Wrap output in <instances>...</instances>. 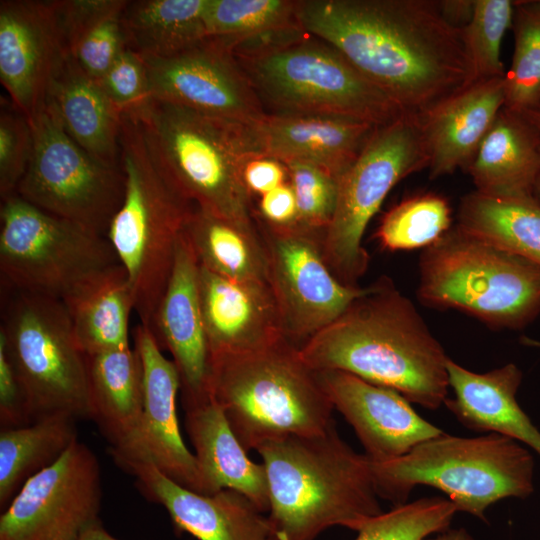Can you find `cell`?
Segmentation results:
<instances>
[{
    "label": "cell",
    "instance_id": "6da1fadb",
    "mask_svg": "<svg viewBox=\"0 0 540 540\" xmlns=\"http://www.w3.org/2000/svg\"><path fill=\"white\" fill-rule=\"evenodd\" d=\"M296 17L407 114L421 118L469 86L461 29L438 1L297 0Z\"/></svg>",
    "mask_w": 540,
    "mask_h": 540
},
{
    "label": "cell",
    "instance_id": "7a4b0ae2",
    "mask_svg": "<svg viewBox=\"0 0 540 540\" xmlns=\"http://www.w3.org/2000/svg\"><path fill=\"white\" fill-rule=\"evenodd\" d=\"M299 351L316 371L353 374L427 409H438L447 399L449 357L413 303L388 278L367 287Z\"/></svg>",
    "mask_w": 540,
    "mask_h": 540
},
{
    "label": "cell",
    "instance_id": "3957f363",
    "mask_svg": "<svg viewBox=\"0 0 540 540\" xmlns=\"http://www.w3.org/2000/svg\"><path fill=\"white\" fill-rule=\"evenodd\" d=\"M269 519L283 540H315L332 526L358 531L382 513L366 455L356 453L335 425L309 436L261 445Z\"/></svg>",
    "mask_w": 540,
    "mask_h": 540
},
{
    "label": "cell",
    "instance_id": "277c9868",
    "mask_svg": "<svg viewBox=\"0 0 540 540\" xmlns=\"http://www.w3.org/2000/svg\"><path fill=\"white\" fill-rule=\"evenodd\" d=\"M209 394L247 452L335 425L317 371L287 338L251 352L211 355Z\"/></svg>",
    "mask_w": 540,
    "mask_h": 540
},
{
    "label": "cell",
    "instance_id": "5b68a950",
    "mask_svg": "<svg viewBox=\"0 0 540 540\" xmlns=\"http://www.w3.org/2000/svg\"><path fill=\"white\" fill-rule=\"evenodd\" d=\"M120 162L124 198L106 238L128 274L140 324L152 330L177 242L196 206L161 169L141 125L129 113L121 118Z\"/></svg>",
    "mask_w": 540,
    "mask_h": 540
},
{
    "label": "cell",
    "instance_id": "8992f818",
    "mask_svg": "<svg viewBox=\"0 0 540 540\" xmlns=\"http://www.w3.org/2000/svg\"><path fill=\"white\" fill-rule=\"evenodd\" d=\"M169 179L196 207L257 227L243 171L258 155L248 123L204 114L151 98L128 112Z\"/></svg>",
    "mask_w": 540,
    "mask_h": 540
},
{
    "label": "cell",
    "instance_id": "52a82bcc",
    "mask_svg": "<svg viewBox=\"0 0 540 540\" xmlns=\"http://www.w3.org/2000/svg\"><path fill=\"white\" fill-rule=\"evenodd\" d=\"M370 463L378 496L395 506L405 504L417 485H427L447 494L458 512L486 521L492 504L534 491L532 454L497 433L465 438L443 432L400 458Z\"/></svg>",
    "mask_w": 540,
    "mask_h": 540
},
{
    "label": "cell",
    "instance_id": "ba28073f",
    "mask_svg": "<svg viewBox=\"0 0 540 540\" xmlns=\"http://www.w3.org/2000/svg\"><path fill=\"white\" fill-rule=\"evenodd\" d=\"M422 304L467 313L494 329H521L540 314V266L457 225L424 249Z\"/></svg>",
    "mask_w": 540,
    "mask_h": 540
},
{
    "label": "cell",
    "instance_id": "9c48e42d",
    "mask_svg": "<svg viewBox=\"0 0 540 540\" xmlns=\"http://www.w3.org/2000/svg\"><path fill=\"white\" fill-rule=\"evenodd\" d=\"M236 58L270 114L340 115L375 126L407 114L336 48L308 33Z\"/></svg>",
    "mask_w": 540,
    "mask_h": 540
},
{
    "label": "cell",
    "instance_id": "30bf717a",
    "mask_svg": "<svg viewBox=\"0 0 540 540\" xmlns=\"http://www.w3.org/2000/svg\"><path fill=\"white\" fill-rule=\"evenodd\" d=\"M0 342L18 378L29 423L90 419L86 356L61 299L9 290Z\"/></svg>",
    "mask_w": 540,
    "mask_h": 540
},
{
    "label": "cell",
    "instance_id": "8fae6325",
    "mask_svg": "<svg viewBox=\"0 0 540 540\" xmlns=\"http://www.w3.org/2000/svg\"><path fill=\"white\" fill-rule=\"evenodd\" d=\"M421 118L405 114L378 126L357 159L339 178L336 208L322 235L325 261L344 284L357 286L368 268L365 230L391 189L427 169Z\"/></svg>",
    "mask_w": 540,
    "mask_h": 540
},
{
    "label": "cell",
    "instance_id": "7c38bea8",
    "mask_svg": "<svg viewBox=\"0 0 540 540\" xmlns=\"http://www.w3.org/2000/svg\"><path fill=\"white\" fill-rule=\"evenodd\" d=\"M0 221L5 289L62 299L84 278L119 263L106 237L43 211L17 194L3 199Z\"/></svg>",
    "mask_w": 540,
    "mask_h": 540
},
{
    "label": "cell",
    "instance_id": "4fadbf2b",
    "mask_svg": "<svg viewBox=\"0 0 540 540\" xmlns=\"http://www.w3.org/2000/svg\"><path fill=\"white\" fill-rule=\"evenodd\" d=\"M33 152L16 193L32 205L106 237L125 191L122 168L86 152L45 102L30 118Z\"/></svg>",
    "mask_w": 540,
    "mask_h": 540
},
{
    "label": "cell",
    "instance_id": "5bb4252c",
    "mask_svg": "<svg viewBox=\"0 0 540 540\" xmlns=\"http://www.w3.org/2000/svg\"><path fill=\"white\" fill-rule=\"evenodd\" d=\"M268 258V282L284 334L300 347L335 321L366 288L342 283L327 265L323 232L274 226L255 215Z\"/></svg>",
    "mask_w": 540,
    "mask_h": 540
},
{
    "label": "cell",
    "instance_id": "9a60e30c",
    "mask_svg": "<svg viewBox=\"0 0 540 540\" xmlns=\"http://www.w3.org/2000/svg\"><path fill=\"white\" fill-rule=\"evenodd\" d=\"M102 479L95 453L75 441L28 479L0 516V540H79L100 520Z\"/></svg>",
    "mask_w": 540,
    "mask_h": 540
},
{
    "label": "cell",
    "instance_id": "2e32d148",
    "mask_svg": "<svg viewBox=\"0 0 540 540\" xmlns=\"http://www.w3.org/2000/svg\"><path fill=\"white\" fill-rule=\"evenodd\" d=\"M142 58L153 99L242 123L266 113L231 48L216 38L171 57Z\"/></svg>",
    "mask_w": 540,
    "mask_h": 540
},
{
    "label": "cell",
    "instance_id": "e0dca14e",
    "mask_svg": "<svg viewBox=\"0 0 540 540\" xmlns=\"http://www.w3.org/2000/svg\"><path fill=\"white\" fill-rule=\"evenodd\" d=\"M143 370V412L134 450L113 458L130 457L151 461L163 474L184 488L209 495L197 459L181 435L176 410L180 376L167 359L153 332L142 324L133 331Z\"/></svg>",
    "mask_w": 540,
    "mask_h": 540
},
{
    "label": "cell",
    "instance_id": "ac0fdd59",
    "mask_svg": "<svg viewBox=\"0 0 540 540\" xmlns=\"http://www.w3.org/2000/svg\"><path fill=\"white\" fill-rule=\"evenodd\" d=\"M68 54L55 1H1L0 80L28 118L46 102L50 82Z\"/></svg>",
    "mask_w": 540,
    "mask_h": 540
},
{
    "label": "cell",
    "instance_id": "d6986e66",
    "mask_svg": "<svg viewBox=\"0 0 540 540\" xmlns=\"http://www.w3.org/2000/svg\"><path fill=\"white\" fill-rule=\"evenodd\" d=\"M140 491L162 505L180 533L198 540H283L268 516L244 495L223 489L200 494L182 487L142 458H114Z\"/></svg>",
    "mask_w": 540,
    "mask_h": 540
},
{
    "label": "cell",
    "instance_id": "ffe728a7",
    "mask_svg": "<svg viewBox=\"0 0 540 540\" xmlns=\"http://www.w3.org/2000/svg\"><path fill=\"white\" fill-rule=\"evenodd\" d=\"M317 373L333 408L353 427L371 462L400 458L443 433L420 417L410 402L391 388L344 371Z\"/></svg>",
    "mask_w": 540,
    "mask_h": 540
},
{
    "label": "cell",
    "instance_id": "44dd1931",
    "mask_svg": "<svg viewBox=\"0 0 540 540\" xmlns=\"http://www.w3.org/2000/svg\"><path fill=\"white\" fill-rule=\"evenodd\" d=\"M173 357L184 408L209 400L210 349L199 294V262L183 235L151 330Z\"/></svg>",
    "mask_w": 540,
    "mask_h": 540
},
{
    "label": "cell",
    "instance_id": "7402d4cb",
    "mask_svg": "<svg viewBox=\"0 0 540 540\" xmlns=\"http://www.w3.org/2000/svg\"><path fill=\"white\" fill-rule=\"evenodd\" d=\"M248 127L258 156L313 163L340 178L378 126L340 115L265 113Z\"/></svg>",
    "mask_w": 540,
    "mask_h": 540
},
{
    "label": "cell",
    "instance_id": "603a6c76",
    "mask_svg": "<svg viewBox=\"0 0 540 540\" xmlns=\"http://www.w3.org/2000/svg\"><path fill=\"white\" fill-rule=\"evenodd\" d=\"M199 294L210 356L251 352L286 338L269 283L228 279L199 264Z\"/></svg>",
    "mask_w": 540,
    "mask_h": 540
},
{
    "label": "cell",
    "instance_id": "cb8c5ba5",
    "mask_svg": "<svg viewBox=\"0 0 540 540\" xmlns=\"http://www.w3.org/2000/svg\"><path fill=\"white\" fill-rule=\"evenodd\" d=\"M504 77L471 84L421 117L430 179L466 171L504 107Z\"/></svg>",
    "mask_w": 540,
    "mask_h": 540
},
{
    "label": "cell",
    "instance_id": "d4e9b609",
    "mask_svg": "<svg viewBox=\"0 0 540 540\" xmlns=\"http://www.w3.org/2000/svg\"><path fill=\"white\" fill-rule=\"evenodd\" d=\"M454 397L444 404L465 427L497 433L532 448L540 456V430L517 402L522 372L513 363L486 373L470 371L447 360Z\"/></svg>",
    "mask_w": 540,
    "mask_h": 540
},
{
    "label": "cell",
    "instance_id": "484cf974",
    "mask_svg": "<svg viewBox=\"0 0 540 540\" xmlns=\"http://www.w3.org/2000/svg\"><path fill=\"white\" fill-rule=\"evenodd\" d=\"M466 172L481 195L534 198L540 175L539 129L522 112L503 107Z\"/></svg>",
    "mask_w": 540,
    "mask_h": 540
},
{
    "label": "cell",
    "instance_id": "4316f807",
    "mask_svg": "<svg viewBox=\"0 0 540 540\" xmlns=\"http://www.w3.org/2000/svg\"><path fill=\"white\" fill-rule=\"evenodd\" d=\"M90 419L110 443L111 455L134 450L143 412V370L131 346L85 355Z\"/></svg>",
    "mask_w": 540,
    "mask_h": 540
},
{
    "label": "cell",
    "instance_id": "83f0119b",
    "mask_svg": "<svg viewBox=\"0 0 540 540\" xmlns=\"http://www.w3.org/2000/svg\"><path fill=\"white\" fill-rule=\"evenodd\" d=\"M185 409V427L209 494L223 489L247 497L262 513L269 511L265 467L252 461L210 398Z\"/></svg>",
    "mask_w": 540,
    "mask_h": 540
},
{
    "label": "cell",
    "instance_id": "f1b7e54d",
    "mask_svg": "<svg viewBox=\"0 0 540 540\" xmlns=\"http://www.w3.org/2000/svg\"><path fill=\"white\" fill-rule=\"evenodd\" d=\"M46 102L80 147L100 162L121 168L122 114L98 81L88 76L70 53L50 82Z\"/></svg>",
    "mask_w": 540,
    "mask_h": 540
},
{
    "label": "cell",
    "instance_id": "f546056e",
    "mask_svg": "<svg viewBox=\"0 0 540 540\" xmlns=\"http://www.w3.org/2000/svg\"><path fill=\"white\" fill-rule=\"evenodd\" d=\"M85 355L130 346L134 296L125 268L116 263L81 280L61 299Z\"/></svg>",
    "mask_w": 540,
    "mask_h": 540
},
{
    "label": "cell",
    "instance_id": "4dcf8cb0",
    "mask_svg": "<svg viewBox=\"0 0 540 540\" xmlns=\"http://www.w3.org/2000/svg\"><path fill=\"white\" fill-rule=\"evenodd\" d=\"M183 235L201 266L242 282H268V258L258 227H248L195 207Z\"/></svg>",
    "mask_w": 540,
    "mask_h": 540
},
{
    "label": "cell",
    "instance_id": "1f68e13d",
    "mask_svg": "<svg viewBox=\"0 0 540 540\" xmlns=\"http://www.w3.org/2000/svg\"><path fill=\"white\" fill-rule=\"evenodd\" d=\"M296 7L297 0H207V33L236 57L254 53L305 33Z\"/></svg>",
    "mask_w": 540,
    "mask_h": 540
},
{
    "label": "cell",
    "instance_id": "d6a6232c",
    "mask_svg": "<svg viewBox=\"0 0 540 540\" xmlns=\"http://www.w3.org/2000/svg\"><path fill=\"white\" fill-rule=\"evenodd\" d=\"M207 0L128 1L122 24L127 47L141 56L167 58L209 38Z\"/></svg>",
    "mask_w": 540,
    "mask_h": 540
},
{
    "label": "cell",
    "instance_id": "836d02e7",
    "mask_svg": "<svg viewBox=\"0 0 540 540\" xmlns=\"http://www.w3.org/2000/svg\"><path fill=\"white\" fill-rule=\"evenodd\" d=\"M123 0L55 1L57 23L67 51L81 69L99 81L127 48Z\"/></svg>",
    "mask_w": 540,
    "mask_h": 540
},
{
    "label": "cell",
    "instance_id": "e575fe53",
    "mask_svg": "<svg viewBox=\"0 0 540 540\" xmlns=\"http://www.w3.org/2000/svg\"><path fill=\"white\" fill-rule=\"evenodd\" d=\"M76 420L54 416L0 432V506L77 441Z\"/></svg>",
    "mask_w": 540,
    "mask_h": 540
},
{
    "label": "cell",
    "instance_id": "d590c367",
    "mask_svg": "<svg viewBox=\"0 0 540 540\" xmlns=\"http://www.w3.org/2000/svg\"><path fill=\"white\" fill-rule=\"evenodd\" d=\"M465 232L540 266V204L474 191L462 198L456 224Z\"/></svg>",
    "mask_w": 540,
    "mask_h": 540
},
{
    "label": "cell",
    "instance_id": "8d00e7d4",
    "mask_svg": "<svg viewBox=\"0 0 540 540\" xmlns=\"http://www.w3.org/2000/svg\"><path fill=\"white\" fill-rule=\"evenodd\" d=\"M514 51L504 76V107L525 112L540 107V0L514 2Z\"/></svg>",
    "mask_w": 540,
    "mask_h": 540
},
{
    "label": "cell",
    "instance_id": "74e56055",
    "mask_svg": "<svg viewBox=\"0 0 540 540\" xmlns=\"http://www.w3.org/2000/svg\"><path fill=\"white\" fill-rule=\"evenodd\" d=\"M448 201L435 194L407 198L383 216L376 239L389 251L427 248L451 228Z\"/></svg>",
    "mask_w": 540,
    "mask_h": 540
},
{
    "label": "cell",
    "instance_id": "f35d334b",
    "mask_svg": "<svg viewBox=\"0 0 540 540\" xmlns=\"http://www.w3.org/2000/svg\"><path fill=\"white\" fill-rule=\"evenodd\" d=\"M514 2L510 0H475L469 23L461 29L469 66V85L505 76L501 45L512 28Z\"/></svg>",
    "mask_w": 540,
    "mask_h": 540
},
{
    "label": "cell",
    "instance_id": "ab89813d",
    "mask_svg": "<svg viewBox=\"0 0 540 540\" xmlns=\"http://www.w3.org/2000/svg\"><path fill=\"white\" fill-rule=\"evenodd\" d=\"M456 512L449 499L421 498L371 518L355 540H423L449 529Z\"/></svg>",
    "mask_w": 540,
    "mask_h": 540
},
{
    "label": "cell",
    "instance_id": "60d3db41",
    "mask_svg": "<svg viewBox=\"0 0 540 540\" xmlns=\"http://www.w3.org/2000/svg\"><path fill=\"white\" fill-rule=\"evenodd\" d=\"M284 165L296 197V224L324 232L336 208L339 178L305 161L292 160Z\"/></svg>",
    "mask_w": 540,
    "mask_h": 540
},
{
    "label": "cell",
    "instance_id": "b9f144b4",
    "mask_svg": "<svg viewBox=\"0 0 540 540\" xmlns=\"http://www.w3.org/2000/svg\"><path fill=\"white\" fill-rule=\"evenodd\" d=\"M14 106V105H13ZM33 152V132L29 118L15 106L2 101L0 113V194L6 199L16 193Z\"/></svg>",
    "mask_w": 540,
    "mask_h": 540
},
{
    "label": "cell",
    "instance_id": "7bdbcfd3",
    "mask_svg": "<svg viewBox=\"0 0 540 540\" xmlns=\"http://www.w3.org/2000/svg\"><path fill=\"white\" fill-rule=\"evenodd\" d=\"M98 83L121 114L134 111L151 99L144 59L129 47L122 51Z\"/></svg>",
    "mask_w": 540,
    "mask_h": 540
},
{
    "label": "cell",
    "instance_id": "ee69618b",
    "mask_svg": "<svg viewBox=\"0 0 540 540\" xmlns=\"http://www.w3.org/2000/svg\"><path fill=\"white\" fill-rule=\"evenodd\" d=\"M0 423L15 428L29 423L20 384L3 344L0 342Z\"/></svg>",
    "mask_w": 540,
    "mask_h": 540
},
{
    "label": "cell",
    "instance_id": "f6af8a7d",
    "mask_svg": "<svg viewBox=\"0 0 540 540\" xmlns=\"http://www.w3.org/2000/svg\"><path fill=\"white\" fill-rule=\"evenodd\" d=\"M243 179L251 195L262 196L288 182V172L281 161L258 156L246 163Z\"/></svg>",
    "mask_w": 540,
    "mask_h": 540
},
{
    "label": "cell",
    "instance_id": "bcb514c9",
    "mask_svg": "<svg viewBox=\"0 0 540 540\" xmlns=\"http://www.w3.org/2000/svg\"><path fill=\"white\" fill-rule=\"evenodd\" d=\"M255 215L274 226L296 224L297 203L289 181L260 196L258 211Z\"/></svg>",
    "mask_w": 540,
    "mask_h": 540
},
{
    "label": "cell",
    "instance_id": "7dc6e473",
    "mask_svg": "<svg viewBox=\"0 0 540 540\" xmlns=\"http://www.w3.org/2000/svg\"><path fill=\"white\" fill-rule=\"evenodd\" d=\"M475 0L438 1L444 19L453 27L462 29L472 18Z\"/></svg>",
    "mask_w": 540,
    "mask_h": 540
},
{
    "label": "cell",
    "instance_id": "c3c4849f",
    "mask_svg": "<svg viewBox=\"0 0 540 540\" xmlns=\"http://www.w3.org/2000/svg\"><path fill=\"white\" fill-rule=\"evenodd\" d=\"M79 540H118L103 526L101 520L91 525L83 532Z\"/></svg>",
    "mask_w": 540,
    "mask_h": 540
},
{
    "label": "cell",
    "instance_id": "681fc988",
    "mask_svg": "<svg viewBox=\"0 0 540 540\" xmlns=\"http://www.w3.org/2000/svg\"><path fill=\"white\" fill-rule=\"evenodd\" d=\"M423 540H475L473 536L463 527L456 529H447L437 533L435 537L425 538Z\"/></svg>",
    "mask_w": 540,
    "mask_h": 540
},
{
    "label": "cell",
    "instance_id": "f907efd6",
    "mask_svg": "<svg viewBox=\"0 0 540 540\" xmlns=\"http://www.w3.org/2000/svg\"><path fill=\"white\" fill-rule=\"evenodd\" d=\"M540 131V107L522 112Z\"/></svg>",
    "mask_w": 540,
    "mask_h": 540
},
{
    "label": "cell",
    "instance_id": "816d5d0a",
    "mask_svg": "<svg viewBox=\"0 0 540 540\" xmlns=\"http://www.w3.org/2000/svg\"><path fill=\"white\" fill-rule=\"evenodd\" d=\"M521 344L529 347L539 348L540 349V340H536L527 336H522L520 338Z\"/></svg>",
    "mask_w": 540,
    "mask_h": 540
},
{
    "label": "cell",
    "instance_id": "f5cc1de1",
    "mask_svg": "<svg viewBox=\"0 0 540 540\" xmlns=\"http://www.w3.org/2000/svg\"><path fill=\"white\" fill-rule=\"evenodd\" d=\"M533 197L540 204V175L534 186Z\"/></svg>",
    "mask_w": 540,
    "mask_h": 540
}]
</instances>
